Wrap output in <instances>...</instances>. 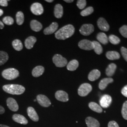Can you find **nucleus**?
<instances>
[{"label": "nucleus", "instance_id": "obj_3", "mask_svg": "<svg viewBox=\"0 0 127 127\" xmlns=\"http://www.w3.org/2000/svg\"><path fill=\"white\" fill-rule=\"evenodd\" d=\"M19 73L15 68H10L4 70L2 72V76L6 80H12L18 77Z\"/></svg>", "mask_w": 127, "mask_h": 127}, {"label": "nucleus", "instance_id": "obj_36", "mask_svg": "<svg viewBox=\"0 0 127 127\" xmlns=\"http://www.w3.org/2000/svg\"><path fill=\"white\" fill-rule=\"evenodd\" d=\"M122 114L123 118L127 120V101H125L123 104Z\"/></svg>", "mask_w": 127, "mask_h": 127}, {"label": "nucleus", "instance_id": "obj_37", "mask_svg": "<svg viewBox=\"0 0 127 127\" xmlns=\"http://www.w3.org/2000/svg\"><path fill=\"white\" fill-rule=\"evenodd\" d=\"M86 0H78L77 2V6L79 9H83L86 5Z\"/></svg>", "mask_w": 127, "mask_h": 127}, {"label": "nucleus", "instance_id": "obj_11", "mask_svg": "<svg viewBox=\"0 0 127 127\" xmlns=\"http://www.w3.org/2000/svg\"><path fill=\"white\" fill-rule=\"evenodd\" d=\"M56 98L63 102H67L69 100L68 94L63 91H57L55 93Z\"/></svg>", "mask_w": 127, "mask_h": 127}, {"label": "nucleus", "instance_id": "obj_10", "mask_svg": "<svg viewBox=\"0 0 127 127\" xmlns=\"http://www.w3.org/2000/svg\"><path fill=\"white\" fill-rule=\"evenodd\" d=\"M112 102L111 96L108 95H104L100 98V104L101 106L103 108H107L110 105Z\"/></svg>", "mask_w": 127, "mask_h": 127}, {"label": "nucleus", "instance_id": "obj_21", "mask_svg": "<svg viewBox=\"0 0 127 127\" xmlns=\"http://www.w3.org/2000/svg\"><path fill=\"white\" fill-rule=\"evenodd\" d=\"M63 15V8L60 4L56 5L54 8L55 17L57 18H61Z\"/></svg>", "mask_w": 127, "mask_h": 127}, {"label": "nucleus", "instance_id": "obj_41", "mask_svg": "<svg viewBox=\"0 0 127 127\" xmlns=\"http://www.w3.org/2000/svg\"><path fill=\"white\" fill-rule=\"evenodd\" d=\"M121 92L123 95L127 97V85L123 88Z\"/></svg>", "mask_w": 127, "mask_h": 127}, {"label": "nucleus", "instance_id": "obj_38", "mask_svg": "<svg viewBox=\"0 0 127 127\" xmlns=\"http://www.w3.org/2000/svg\"><path fill=\"white\" fill-rule=\"evenodd\" d=\"M119 31L123 36L125 38H127V26H123V27L120 28Z\"/></svg>", "mask_w": 127, "mask_h": 127}, {"label": "nucleus", "instance_id": "obj_42", "mask_svg": "<svg viewBox=\"0 0 127 127\" xmlns=\"http://www.w3.org/2000/svg\"><path fill=\"white\" fill-rule=\"evenodd\" d=\"M8 1L7 0H0V5L2 7H7L8 5Z\"/></svg>", "mask_w": 127, "mask_h": 127}, {"label": "nucleus", "instance_id": "obj_34", "mask_svg": "<svg viewBox=\"0 0 127 127\" xmlns=\"http://www.w3.org/2000/svg\"><path fill=\"white\" fill-rule=\"evenodd\" d=\"M94 11V9L92 7H89L84 10H83L81 12V15L83 17H85L89 16Z\"/></svg>", "mask_w": 127, "mask_h": 127}, {"label": "nucleus", "instance_id": "obj_39", "mask_svg": "<svg viewBox=\"0 0 127 127\" xmlns=\"http://www.w3.org/2000/svg\"><path fill=\"white\" fill-rule=\"evenodd\" d=\"M121 51L123 58L127 62V49L125 48V47H122L121 48Z\"/></svg>", "mask_w": 127, "mask_h": 127}, {"label": "nucleus", "instance_id": "obj_43", "mask_svg": "<svg viewBox=\"0 0 127 127\" xmlns=\"http://www.w3.org/2000/svg\"><path fill=\"white\" fill-rule=\"evenodd\" d=\"M5 113V109L2 106L0 105V114H4Z\"/></svg>", "mask_w": 127, "mask_h": 127}, {"label": "nucleus", "instance_id": "obj_5", "mask_svg": "<svg viewBox=\"0 0 127 127\" xmlns=\"http://www.w3.org/2000/svg\"><path fill=\"white\" fill-rule=\"evenodd\" d=\"M92 90V87L89 83H83L79 87L78 93L79 95L81 96H85L88 95Z\"/></svg>", "mask_w": 127, "mask_h": 127}, {"label": "nucleus", "instance_id": "obj_7", "mask_svg": "<svg viewBox=\"0 0 127 127\" xmlns=\"http://www.w3.org/2000/svg\"><path fill=\"white\" fill-rule=\"evenodd\" d=\"M78 46L80 49L86 50H91L93 49V43L92 41L88 40H82L80 41Z\"/></svg>", "mask_w": 127, "mask_h": 127}, {"label": "nucleus", "instance_id": "obj_27", "mask_svg": "<svg viewBox=\"0 0 127 127\" xmlns=\"http://www.w3.org/2000/svg\"><path fill=\"white\" fill-rule=\"evenodd\" d=\"M97 40L103 44H106L108 42V38L104 32H99L96 36Z\"/></svg>", "mask_w": 127, "mask_h": 127}, {"label": "nucleus", "instance_id": "obj_12", "mask_svg": "<svg viewBox=\"0 0 127 127\" xmlns=\"http://www.w3.org/2000/svg\"><path fill=\"white\" fill-rule=\"evenodd\" d=\"M97 24L98 28L102 31L106 32L109 30L110 27L109 24L103 18H100L98 19Z\"/></svg>", "mask_w": 127, "mask_h": 127}, {"label": "nucleus", "instance_id": "obj_31", "mask_svg": "<svg viewBox=\"0 0 127 127\" xmlns=\"http://www.w3.org/2000/svg\"><path fill=\"white\" fill-rule=\"evenodd\" d=\"M12 46L15 50L20 51L23 49V45L21 41L18 39H16L12 42Z\"/></svg>", "mask_w": 127, "mask_h": 127}, {"label": "nucleus", "instance_id": "obj_40", "mask_svg": "<svg viewBox=\"0 0 127 127\" xmlns=\"http://www.w3.org/2000/svg\"><path fill=\"white\" fill-rule=\"evenodd\" d=\"M108 127H119V126L116 122L111 121L108 124Z\"/></svg>", "mask_w": 127, "mask_h": 127}, {"label": "nucleus", "instance_id": "obj_29", "mask_svg": "<svg viewBox=\"0 0 127 127\" xmlns=\"http://www.w3.org/2000/svg\"><path fill=\"white\" fill-rule=\"evenodd\" d=\"M93 43V49L96 54L100 55L103 52V48L100 43L96 41H92Z\"/></svg>", "mask_w": 127, "mask_h": 127}, {"label": "nucleus", "instance_id": "obj_28", "mask_svg": "<svg viewBox=\"0 0 127 127\" xmlns=\"http://www.w3.org/2000/svg\"><path fill=\"white\" fill-rule=\"evenodd\" d=\"M89 106L92 111L98 113H101L103 112V109L99 104L95 102H91L89 104Z\"/></svg>", "mask_w": 127, "mask_h": 127}, {"label": "nucleus", "instance_id": "obj_33", "mask_svg": "<svg viewBox=\"0 0 127 127\" xmlns=\"http://www.w3.org/2000/svg\"><path fill=\"white\" fill-rule=\"evenodd\" d=\"M108 40L110 42L114 45H116L120 43L121 40L120 39L114 35H110L108 38Z\"/></svg>", "mask_w": 127, "mask_h": 127}, {"label": "nucleus", "instance_id": "obj_16", "mask_svg": "<svg viewBox=\"0 0 127 127\" xmlns=\"http://www.w3.org/2000/svg\"><path fill=\"white\" fill-rule=\"evenodd\" d=\"M88 127H99L100 123L95 118L91 117H88L85 120Z\"/></svg>", "mask_w": 127, "mask_h": 127}, {"label": "nucleus", "instance_id": "obj_4", "mask_svg": "<svg viewBox=\"0 0 127 127\" xmlns=\"http://www.w3.org/2000/svg\"><path fill=\"white\" fill-rule=\"evenodd\" d=\"M53 62L58 67H63L67 64V60L61 55H55L53 57Z\"/></svg>", "mask_w": 127, "mask_h": 127}, {"label": "nucleus", "instance_id": "obj_23", "mask_svg": "<svg viewBox=\"0 0 127 127\" xmlns=\"http://www.w3.org/2000/svg\"><path fill=\"white\" fill-rule=\"evenodd\" d=\"M44 72V68L41 65L37 66L32 71V75L33 77H38L41 76Z\"/></svg>", "mask_w": 127, "mask_h": 127}, {"label": "nucleus", "instance_id": "obj_8", "mask_svg": "<svg viewBox=\"0 0 127 127\" xmlns=\"http://www.w3.org/2000/svg\"><path fill=\"white\" fill-rule=\"evenodd\" d=\"M37 100L41 106L48 107L51 105V102L49 98L43 95H38L37 96Z\"/></svg>", "mask_w": 127, "mask_h": 127}, {"label": "nucleus", "instance_id": "obj_20", "mask_svg": "<svg viewBox=\"0 0 127 127\" xmlns=\"http://www.w3.org/2000/svg\"><path fill=\"white\" fill-rule=\"evenodd\" d=\"M113 82L114 80L112 78H106L103 79L99 83V88L101 90H104L109 83Z\"/></svg>", "mask_w": 127, "mask_h": 127}, {"label": "nucleus", "instance_id": "obj_48", "mask_svg": "<svg viewBox=\"0 0 127 127\" xmlns=\"http://www.w3.org/2000/svg\"><path fill=\"white\" fill-rule=\"evenodd\" d=\"M46 1L48 2H52L53 1V0H46Z\"/></svg>", "mask_w": 127, "mask_h": 127}, {"label": "nucleus", "instance_id": "obj_44", "mask_svg": "<svg viewBox=\"0 0 127 127\" xmlns=\"http://www.w3.org/2000/svg\"><path fill=\"white\" fill-rule=\"evenodd\" d=\"M4 27V25L3 23H2L1 21H0V29H2Z\"/></svg>", "mask_w": 127, "mask_h": 127}, {"label": "nucleus", "instance_id": "obj_1", "mask_svg": "<svg viewBox=\"0 0 127 127\" xmlns=\"http://www.w3.org/2000/svg\"><path fill=\"white\" fill-rule=\"evenodd\" d=\"M75 28L72 25H67L60 28L55 33V37L59 40H65L72 36L74 33Z\"/></svg>", "mask_w": 127, "mask_h": 127}, {"label": "nucleus", "instance_id": "obj_15", "mask_svg": "<svg viewBox=\"0 0 127 127\" xmlns=\"http://www.w3.org/2000/svg\"><path fill=\"white\" fill-rule=\"evenodd\" d=\"M59 27V25L57 22H53L49 27L46 28L43 32L46 35L51 34L57 31Z\"/></svg>", "mask_w": 127, "mask_h": 127}, {"label": "nucleus", "instance_id": "obj_6", "mask_svg": "<svg viewBox=\"0 0 127 127\" xmlns=\"http://www.w3.org/2000/svg\"><path fill=\"white\" fill-rule=\"evenodd\" d=\"M80 32L82 35L88 36L94 31V27L92 24H84L80 29Z\"/></svg>", "mask_w": 127, "mask_h": 127}, {"label": "nucleus", "instance_id": "obj_2", "mask_svg": "<svg viewBox=\"0 0 127 127\" xmlns=\"http://www.w3.org/2000/svg\"><path fill=\"white\" fill-rule=\"evenodd\" d=\"M2 89L6 93L17 95L22 94L26 90L24 87L18 84L5 85L3 86Z\"/></svg>", "mask_w": 127, "mask_h": 127}, {"label": "nucleus", "instance_id": "obj_9", "mask_svg": "<svg viewBox=\"0 0 127 127\" xmlns=\"http://www.w3.org/2000/svg\"><path fill=\"white\" fill-rule=\"evenodd\" d=\"M31 11L32 13L35 15H41L43 13V8L41 3L35 2L33 3L31 6Z\"/></svg>", "mask_w": 127, "mask_h": 127}, {"label": "nucleus", "instance_id": "obj_24", "mask_svg": "<svg viewBox=\"0 0 127 127\" xmlns=\"http://www.w3.org/2000/svg\"><path fill=\"white\" fill-rule=\"evenodd\" d=\"M116 68L117 66L115 64H110L106 69L105 73L106 75L108 77H111L113 76L116 71Z\"/></svg>", "mask_w": 127, "mask_h": 127}, {"label": "nucleus", "instance_id": "obj_13", "mask_svg": "<svg viewBox=\"0 0 127 127\" xmlns=\"http://www.w3.org/2000/svg\"><path fill=\"white\" fill-rule=\"evenodd\" d=\"M7 105L11 111L17 112L18 111V105L17 101L13 98L9 97L7 100Z\"/></svg>", "mask_w": 127, "mask_h": 127}, {"label": "nucleus", "instance_id": "obj_25", "mask_svg": "<svg viewBox=\"0 0 127 127\" xmlns=\"http://www.w3.org/2000/svg\"><path fill=\"white\" fill-rule=\"evenodd\" d=\"M106 58L111 60L119 59L120 58V55L117 51H110L106 54Z\"/></svg>", "mask_w": 127, "mask_h": 127}, {"label": "nucleus", "instance_id": "obj_14", "mask_svg": "<svg viewBox=\"0 0 127 127\" xmlns=\"http://www.w3.org/2000/svg\"><path fill=\"white\" fill-rule=\"evenodd\" d=\"M27 112L28 116L32 121L38 122L39 121V116L35 109L33 107H28L27 109Z\"/></svg>", "mask_w": 127, "mask_h": 127}, {"label": "nucleus", "instance_id": "obj_26", "mask_svg": "<svg viewBox=\"0 0 127 127\" xmlns=\"http://www.w3.org/2000/svg\"><path fill=\"white\" fill-rule=\"evenodd\" d=\"M79 66V62L77 60L73 59L70 61L67 65V69L69 71H73L77 69Z\"/></svg>", "mask_w": 127, "mask_h": 127}, {"label": "nucleus", "instance_id": "obj_30", "mask_svg": "<svg viewBox=\"0 0 127 127\" xmlns=\"http://www.w3.org/2000/svg\"><path fill=\"white\" fill-rule=\"evenodd\" d=\"M9 59V55L6 52L0 51V65L4 64Z\"/></svg>", "mask_w": 127, "mask_h": 127}, {"label": "nucleus", "instance_id": "obj_17", "mask_svg": "<svg viewBox=\"0 0 127 127\" xmlns=\"http://www.w3.org/2000/svg\"><path fill=\"white\" fill-rule=\"evenodd\" d=\"M12 119L15 122L20 124L26 125L28 123V121L26 117H25V116L23 115L19 114H14L12 116Z\"/></svg>", "mask_w": 127, "mask_h": 127}, {"label": "nucleus", "instance_id": "obj_46", "mask_svg": "<svg viewBox=\"0 0 127 127\" xmlns=\"http://www.w3.org/2000/svg\"><path fill=\"white\" fill-rule=\"evenodd\" d=\"M3 14V11L1 9H0V17Z\"/></svg>", "mask_w": 127, "mask_h": 127}, {"label": "nucleus", "instance_id": "obj_32", "mask_svg": "<svg viewBox=\"0 0 127 127\" xmlns=\"http://www.w3.org/2000/svg\"><path fill=\"white\" fill-rule=\"evenodd\" d=\"M24 21V15L22 12L18 11L16 14V22L18 25H22Z\"/></svg>", "mask_w": 127, "mask_h": 127}, {"label": "nucleus", "instance_id": "obj_35", "mask_svg": "<svg viewBox=\"0 0 127 127\" xmlns=\"http://www.w3.org/2000/svg\"><path fill=\"white\" fill-rule=\"evenodd\" d=\"M3 22L5 24L7 25L10 26L13 24L14 21L13 18H11V17L9 16H7L5 17L4 18L2 19Z\"/></svg>", "mask_w": 127, "mask_h": 127}, {"label": "nucleus", "instance_id": "obj_19", "mask_svg": "<svg viewBox=\"0 0 127 127\" xmlns=\"http://www.w3.org/2000/svg\"><path fill=\"white\" fill-rule=\"evenodd\" d=\"M36 38L34 36H29L25 41V46L27 49H31L36 42Z\"/></svg>", "mask_w": 127, "mask_h": 127}, {"label": "nucleus", "instance_id": "obj_45", "mask_svg": "<svg viewBox=\"0 0 127 127\" xmlns=\"http://www.w3.org/2000/svg\"><path fill=\"white\" fill-rule=\"evenodd\" d=\"M64 1H65L66 2H67V3H71V2H73V0H64Z\"/></svg>", "mask_w": 127, "mask_h": 127}, {"label": "nucleus", "instance_id": "obj_22", "mask_svg": "<svg viewBox=\"0 0 127 127\" xmlns=\"http://www.w3.org/2000/svg\"><path fill=\"white\" fill-rule=\"evenodd\" d=\"M30 26L32 30L35 32H39L42 28V25L41 24L36 20H32L31 21Z\"/></svg>", "mask_w": 127, "mask_h": 127}, {"label": "nucleus", "instance_id": "obj_18", "mask_svg": "<svg viewBox=\"0 0 127 127\" xmlns=\"http://www.w3.org/2000/svg\"><path fill=\"white\" fill-rule=\"evenodd\" d=\"M101 75V73L98 70L94 69L91 71L88 75V79L91 82L98 79Z\"/></svg>", "mask_w": 127, "mask_h": 127}, {"label": "nucleus", "instance_id": "obj_47", "mask_svg": "<svg viewBox=\"0 0 127 127\" xmlns=\"http://www.w3.org/2000/svg\"><path fill=\"white\" fill-rule=\"evenodd\" d=\"M0 127H9L7 125H2V124H0Z\"/></svg>", "mask_w": 127, "mask_h": 127}]
</instances>
